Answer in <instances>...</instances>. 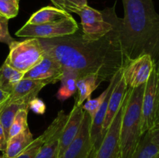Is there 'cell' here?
<instances>
[{
    "label": "cell",
    "mask_w": 159,
    "mask_h": 158,
    "mask_svg": "<svg viewBox=\"0 0 159 158\" xmlns=\"http://www.w3.org/2000/svg\"><path fill=\"white\" fill-rule=\"evenodd\" d=\"M154 158H159V152H158V153H157V154H156V156H155V157H154Z\"/></svg>",
    "instance_id": "obj_34"
},
{
    "label": "cell",
    "mask_w": 159,
    "mask_h": 158,
    "mask_svg": "<svg viewBox=\"0 0 159 158\" xmlns=\"http://www.w3.org/2000/svg\"><path fill=\"white\" fill-rule=\"evenodd\" d=\"M68 115L61 110L51 125L42 133L43 143L34 158H58L59 139Z\"/></svg>",
    "instance_id": "obj_10"
},
{
    "label": "cell",
    "mask_w": 159,
    "mask_h": 158,
    "mask_svg": "<svg viewBox=\"0 0 159 158\" xmlns=\"http://www.w3.org/2000/svg\"><path fill=\"white\" fill-rule=\"evenodd\" d=\"M158 152L159 148L152 142L148 132H146L131 158H154Z\"/></svg>",
    "instance_id": "obj_21"
},
{
    "label": "cell",
    "mask_w": 159,
    "mask_h": 158,
    "mask_svg": "<svg viewBox=\"0 0 159 158\" xmlns=\"http://www.w3.org/2000/svg\"><path fill=\"white\" fill-rule=\"evenodd\" d=\"M144 85L127 88L120 132V158H131L138 149L141 133V105Z\"/></svg>",
    "instance_id": "obj_3"
},
{
    "label": "cell",
    "mask_w": 159,
    "mask_h": 158,
    "mask_svg": "<svg viewBox=\"0 0 159 158\" xmlns=\"http://www.w3.org/2000/svg\"><path fill=\"white\" fill-rule=\"evenodd\" d=\"M9 46V53L5 62L23 74L40 63L46 54L38 38L14 40Z\"/></svg>",
    "instance_id": "obj_4"
},
{
    "label": "cell",
    "mask_w": 159,
    "mask_h": 158,
    "mask_svg": "<svg viewBox=\"0 0 159 158\" xmlns=\"http://www.w3.org/2000/svg\"><path fill=\"white\" fill-rule=\"evenodd\" d=\"M115 13V6L112 8H106L102 11L96 10L89 6L81 9L77 14L81 17L84 38L97 40L105 37L113 28Z\"/></svg>",
    "instance_id": "obj_5"
},
{
    "label": "cell",
    "mask_w": 159,
    "mask_h": 158,
    "mask_svg": "<svg viewBox=\"0 0 159 158\" xmlns=\"http://www.w3.org/2000/svg\"><path fill=\"white\" fill-rule=\"evenodd\" d=\"M101 84L99 77L95 74H89L81 77L77 81L78 95L75 98V104L82 106L84 102L91 98L93 91Z\"/></svg>",
    "instance_id": "obj_18"
},
{
    "label": "cell",
    "mask_w": 159,
    "mask_h": 158,
    "mask_svg": "<svg viewBox=\"0 0 159 158\" xmlns=\"http://www.w3.org/2000/svg\"><path fill=\"white\" fill-rule=\"evenodd\" d=\"M48 85V83L45 81L23 78L14 87L12 92L9 94V99L3 104L1 111L5 106L10 104L29 106L30 102L37 98L42 88Z\"/></svg>",
    "instance_id": "obj_13"
},
{
    "label": "cell",
    "mask_w": 159,
    "mask_h": 158,
    "mask_svg": "<svg viewBox=\"0 0 159 158\" xmlns=\"http://www.w3.org/2000/svg\"><path fill=\"white\" fill-rule=\"evenodd\" d=\"M54 6L61 10L77 14L85 6H88L87 0H51Z\"/></svg>",
    "instance_id": "obj_24"
},
{
    "label": "cell",
    "mask_w": 159,
    "mask_h": 158,
    "mask_svg": "<svg viewBox=\"0 0 159 158\" xmlns=\"http://www.w3.org/2000/svg\"><path fill=\"white\" fill-rule=\"evenodd\" d=\"M29 108L36 114L42 115L46 111V105L41 99L37 97L30 102Z\"/></svg>",
    "instance_id": "obj_28"
},
{
    "label": "cell",
    "mask_w": 159,
    "mask_h": 158,
    "mask_svg": "<svg viewBox=\"0 0 159 158\" xmlns=\"http://www.w3.org/2000/svg\"><path fill=\"white\" fill-rule=\"evenodd\" d=\"M23 74L4 62L0 68V88L10 94L14 87L23 79Z\"/></svg>",
    "instance_id": "obj_19"
},
{
    "label": "cell",
    "mask_w": 159,
    "mask_h": 158,
    "mask_svg": "<svg viewBox=\"0 0 159 158\" xmlns=\"http://www.w3.org/2000/svg\"><path fill=\"white\" fill-rule=\"evenodd\" d=\"M2 158H8V157L6 156V155L4 154V153H3V154H2Z\"/></svg>",
    "instance_id": "obj_35"
},
{
    "label": "cell",
    "mask_w": 159,
    "mask_h": 158,
    "mask_svg": "<svg viewBox=\"0 0 159 158\" xmlns=\"http://www.w3.org/2000/svg\"><path fill=\"white\" fill-rule=\"evenodd\" d=\"M148 132L149 133L152 142L159 148V127H155Z\"/></svg>",
    "instance_id": "obj_29"
},
{
    "label": "cell",
    "mask_w": 159,
    "mask_h": 158,
    "mask_svg": "<svg viewBox=\"0 0 159 158\" xmlns=\"http://www.w3.org/2000/svg\"><path fill=\"white\" fill-rule=\"evenodd\" d=\"M79 29L77 22L72 16L51 23L32 25L25 23L16 32L18 37H32L38 39H52L75 33Z\"/></svg>",
    "instance_id": "obj_7"
},
{
    "label": "cell",
    "mask_w": 159,
    "mask_h": 158,
    "mask_svg": "<svg viewBox=\"0 0 159 158\" xmlns=\"http://www.w3.org/2000/svg\"><path fill=\"white\" fill-rule=\"evenodd\" d=\"M23 107H29V106H23V105H17V104H10L3 108L0 112V123L2 126L3 130H4L5 135L7 139L9 137V131L10 129L11 125L13 122L14 117L19 109Z\"/></svg>",
    "instance_id": "obj_22"
},
{
    "label": "cell",
    "mask_w": 159,
    "mask_h": 158,
    "mask_svg": "<svg viewBox=\"0 0 159 158\" xmlns=\"http://www.w3.org/2000/svg\"><path fill=\"white\" fill-rule=\"evenodd\" d=\"M92 119L84 111L83 119L79 133L58 158H93V144L90 136Z\"/></svg>",
    "instance_id": "obj_9"
},
{
    "label": "cell",
    "mask_w": 159,
    "mask_h": 158,
    "mask_svg": "<svg viewBox=\"0 0 159 158\" xmlns=\"http://www.w3.org/2000/svg\"><path fill=\"white\" fill-rule=\"evenodd\" d=\"M9 93L2 91V90L0 88V112H1L2 107L3 104L6 102V100L9 99Z\"/></svg>",
    "instance_id": "obj_31"
},
{
    "label": "cell",
    "mask_w": 159,
    "mask_h": 158,
    "mask_svg": "<svg viewBox=\"0 0 159 158\" xmlns=\"http://www.w3.org/2000/svg\"><path fill=\"white\" fill-rule=\"evenodd\" d=\"M79 76L75 71L69 69H64V74L61 82L60 88L57 91V99L60 101H65L69 99L77 91V81Z\"/></svg>",
    "instance_id": "obj_20"
},
{
    "label": "cell",
    "mask_w": 159,
    "mask_h": 158,
    "mask_svg": "<svg viewBox=\"0 0 159 158\" xmlns=\"http://www.w3.org/2000/svg\"><path fill=\"white\" fill-rule=\"evenodd\" d=\"M127 86L124 81V77L122 74V70H121L120 74L119 76L116 85L113 87V90L110 94V99L108 102V106H107V114H106L105 120H104L103 125H102V134L103 137L108 129L109 126L111 124L112 121L114 119L115 116L120 108L121 105L123 103L124 97H125L126 92H127Z\"/></svg>",
    "instance_id": "obj_15"
},
{
    "label": "cell",
    "mask_w": 159,
    "mask_h": 158,
    "mask_svg": "<svg viewBox=\"0 0 159 158\" xmlns=\"http://www.w3.org/2000/svg\"><path fill=\"white\" fill-rule=\"evenodd\" d=\"M19 6L13 3L0 0V15L7 20L14 18L18 15Z\"/></svg>",
    "instance_id": "obj_26"
},
{
    "label": "cell",
    "mask_w": 159,
    "mask_h": 158,
    "mask_svg": "<svg viewBox=\"0 0 159 158\" xmlns=\"http://www.w3.org/2000/svg\"><path fill=\"white\" fill-rule=\"evenodd\" d=\"M64 74V68L56 59L48 54L36 66L23 74V79L45 81L48 83L55 84L61 81Z\"/></svg>",
    "instance_id": "obj_12"
},
{
    "label": "cell",
    "mask_w": 159,
    "mask_h": 158,
    "mask_svg": "<svg viewBox=\"0 0 159 158\" xmlns=\"http://www.w3.org/2000/svg\"><path fill=\"white\" fill-rule=\"evenodd\" d=\"M159 105V60L155 63L148 80L144 85L141 105V133L156 125Z\"/></svg>",
    "instance_id": "obj_6"
},
{
    "label": "cell",
    "mask_w": 159,
    "mask_h": 158,
    "mask_svg": "<svg viewBox=\"0 0 159 158\" xmlns=\"http://www.w3.org/2000/svg\"><path fill=\"white\" fill-rule=\"evenodd\" d=\"M120 18L114 14L113 28L97 40H86L78 30L71 35L39 39L45 53L81 77L95 74L100 82L110 81L127 63L119 36Z\"/></svg>",
    "instance_id": "obj_1"
},
{
    "label": "cell",
    "mask_w": 159,
    "mask_h": 158,
    "mask_svg": "<svg viewBox=\"0 0 159 158\" xmlns=\"http://www.w3.org/2000/svg\"><path fill=\"white\" fill-rule=\"evenodd\" d=\"M155 127H159V105H158V116H157V122Z\"/></svg>",
    "instance_id": "obj_33"
},
{
    "label": "cell",
    "mask_w": 159,
    "mask_h": 158,
    "mask_svg": "<svg viewBox=\"0 0 159 158\" xmlns=\"http://www.w3.org/2000/svg\"><path fill=\"white\" fill-rule=\"evenodd\" d=\"M0 158H2V156H0Z\"/></svg>",
    "instance_id": "obj_36"
},
{
    "label": "cell",
    "mask_w": 159,
    "mask_h": 158,
    "mask_svg": "<svg viewBox=\"0 0 159 158\" xmlns=\"http://www.w3.org/2000/svg\"><path fill=\"white\" fill-rule=\"evenodd\" d=\"M8 23L9 20L0 15V42L6 43L9 46L15 40L9 33Z\"/></svg>",
    "instance_id": "obj_27"
},
{
    "label": "cell",
    "mask_w": 159,
    "mask_h": 158,
    "mask_svg": "<svg viewBox=\"0 0 159 158\" xmlns=\"http://www.w3.org/2000/svg\"><path fill=\"white\" fill-rule=\"evenodd\" d=\"M34 140L29 126L18 134L9 138L4 154L8 158H15L22 153Z\"/></svg>",
    "instance_id": "obj_17"
},
{
    "label": "cell",
    "mask_w": 159,
    "mask_h": 158,
    "mask_svg": "<svg viewBox=\"0 0 159 158\" xmlns=\"http://www.w3.org/2000/svg\"><path fill=\"white\" fill-rule=\"evenodd\" d=\"M125 104L126 94L120 108L112 121L93 158H120V132Z\"/></svg>",
    "instance_id": "obj_11"
},
{
    "label": "cell",
    "mask_w": 159,
    "mask_h": 158,
    "mask_svg": "<svg viewBox=\"0 0 159 158\" xmlns=\"http://www.w3.org/2000/svg\"><path fill=\"white\" fill-rule=\"evenodd\" d=\"M30 108L29 107H23L19 109L16 114L15 117H14L13 122H12V125H11L10 129L9 131V137H12L15 135L18 134L20 132L23 131L25 129L27 128L28 122H27V117L28 113H29Z\"/></svg>",
    "instance_id": "obj_23"
},
{
    "label": "cell",
    "mask_w": 159,
    "mask_h": 158,
    "mask_svg": "<svg viewBox=\"0 0 159 158\" xmlns=\"http://www.w3.org/2000/svg\"><path fill=\"white\" fill-rule=\"evenodd\" d=\"M155 62L148 54L129 60L122 68V74L127 88H135L145 85Z\"/></svg>",
    "instance_id": "obj_8"
},
{
    "label": "cell",
    "mask_w": 159,
    "mask_h": 158,
    "mask_svg": "<svg viewBox=\"0 0 159 158\" xmlns=\"http://www.w3.org/2000/svg\"><path fill=\"white\" fill-rule=\"evenodd\" d=\"M71 14L61 10L55 6H45L36 11L26 23L32 25H40L51 23L71 16Z\"/></svg>",
    "instance_id": "obj_16"
},
{
    "label": "cell",
    "mask_w": 159,
    "mask_h": 158,
    "mask_svg": "<svg viewBox=\"0 0 159 158\" xmlns=\"http://www.w3.org/2000/svg\"><path fill=\"white\" fill-rule=\"evenodd\" d=\"M2 1L8 2L13 3V4L17 5V6H19V2H20V0H2Z\"/></svg>",
    "instance_id": "obj_32"
},
{
    "label": "cell",
    "mask_w": 159,
    "mask_h": 158,
    "mask_svg": "<svg viewBox=\"0 0 159 158\" xmlns=\"http://www.w3.org/2000/svg\"><path fill=\"white\" fill-rule=\"evenodd\" d=\"M6 147H7V139L6 137L2 126L0 123V151L4 153L6 151Z\"/></svg>",
    "instance_id": "obj_30"
},
{
    "label": "cell",
    "mask_w": 159,
    "mask_h": 158,
    "mask_svg": "<svg viewBox=\"0 0 159 158\" xmlns=\"http://www.w3.org/2000/svg\"><path fill=\"white\" fill-rule=\"evenodd\" d=\"M119 36L126 61L148 54L159 60V14L152 0H122Z\"/></svg>",
    "instance_id": "obj_2"
},
{
    "label": "cell",
    "mask_w": 159,
    "mask_h": 158,
    "mask_svg": "<svg viewBox=\"0 0 159 158\" xmlns=\"http://www.w3.org/2000/svg\"><path fill=\"white\" fill-rule=\"evenodd\" d=\"M84 110L82 106L75 104L72 109L68 115V119L64 125L60 139H59L58 157L66 150L70 143L75 138L83 119Z\"/></svg>",
    "instance_id": "obj_14"
},
{
    "label": "cell",
    "mask_w": 159,
    "mask_h": 158,
    "mask_svg": "<svg viewBox=\"0 0 159 158\" xmlns=\"http://www.w3.org/2000/svg\"><path fill=\"white\" fill-rule=\"evenodd\" d=\"M43 143V137L42 135H40L39 137L33 141L30 145L28 146L27 148L25 149L20 154L16 156L15 158H34Z\"/></svg>",
    "instance_id": "obj_25"
}]
</instances>
